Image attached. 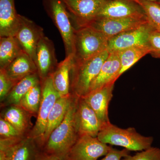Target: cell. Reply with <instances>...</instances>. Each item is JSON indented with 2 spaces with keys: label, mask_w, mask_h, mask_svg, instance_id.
I'll return each mask as SVG.
<instances>
[{
  "label": "cell",
  "mask_w": 160,
  "mask_h": 160,
  "mask_svg": "<svg viewBox=\"0 0 160 160\" xmlns=\"http://www.w3.org/2000/svg\"><path fill=\"white\" fill-rule=\"evenodd\" d=\"M146 1H150V2H159L160 0H146Z\"/></svg>",
  "instance_id": "836d02e7"
},
{
  "label": "cell",
  "mask_w": 160,
  "mask_h": 160,
  "mask_svg": "<svg viewBox=\"0 0 160 160\" xmlns=\"http://www.w3.org/2000/svg\"><path fill=\"white\" fill-rule=\"evenodd\" d=\"M34 62L41 80L51 76L58 65L54 44L45 35L38 44Z\"/></svg>",
  "instance_id": "5bb4252c"
},
{
  "label": "cell",
  "mask_w": 160,
  "mask_h": 160,
  "mask_svg": "<svg viewBox=\"0 0 160 160\" xmlns=\"http://www.w3.org/2000/svg\"><path fill=\"white\" fill-rule=\"evenodd\" d=\"M118 52L121 63L120 77L139 60L149 54L150 49L147 46H138L124 49Z\"/></svg>",
  "instance_id": "d4e9b609"
},
{
  "label": "cell",
  "mask_w": 160,
  "mask_h": 160,
  "mask_svg": "<svg viewBox=\"0 0 160 160\" xmlns=\"http://www.w3.org/2000/svg\"><path fill=\"white\" fill-rule=\"evenodd\" d=\"M78 98L73 95L64 120L52 132L44 146L45 152L56 156L62 160H64L79 137L75 122Z\"/></svg>",
  "instance_id": "6da1fadb"
},
{
  "label": "cell",
  "mask_w": 160,
  "mask_h": 160,
  "mask_svg": "<svg viewBox=\"0 0 160 160\" xmlns=\"http://www.w3.org/2000/svg\"><path fill=\"white\" fill-rule=\"evenodd\" d=\"M69 15L76 29L88 26L98 18L110 0H61Z\"/></svg>",
  "instance_id": "ba28073f"
},
{
  "label": "cell",
  "mask_w": 160,
  "mask_h": 160,
  "mask_svg": "<svg viewBox=\"0 0 160 160\" xmlns=\"http://www.w3.org/2000/svg\"><path fill=\"white\" fill-rule=\"evenodd\" d=\"M122 160H160V149L152 146L134 155H128Z\"/></svg>",
  "instance_id": "83f0119b"
},
{
  "label": "cell",
  "mask_w": 160,
  "mask_h": 160,
  "mask_svg": "<svg viewBox=\"0 0 160 160\" xmlns=\"http://www.w3.org/2000/svg\"><path fill=\"white\" fill-rule=\"evenodd\" d=\"M44 36V30L42 27L26 17L19 14V26L15 37L23 51L29 55L34 62L38 44Z\"/></svg>",
  "instance_id": "8fae6325"
},
{
  "label": "cell",
  "mask_w": 160,
  "mask_h": 160,
  "mask_svg": "<svg viewBox=\"0 0 160 160\" xmlns=\"http://www.w3.org/2000/svg\"><path fill=\"white\" fill-rule=\"evenodd\" d=\"M98 138L102 142L124 147L129 151H142L152 147L153 138L142 135L133 127L122 129L110 122L105 124Z\"/></svg>",
  "instance_id": "3957f363"
},
{
  "label": "cell",
  "mask_w": 160,
  "mask_h": 160,
  "mask_svg": "<svg viewBox=\"0 0 160 160\" xmlns=\"http://www.w3.org/2000/svg\"><path fill=\"white\" fill-rule=\"evenodd\" d=\"M41 82L38 73H34L24 78L17 82L6 98L1 103V107L18 105L19 106L21 100L33 86Z\"/></svg>",
  "instance_id": "603a6c76"
},
{
  "label": "cell",
  "mask_w": 160,
  "mask_h": 160,
  "mask_svg": "<svg viewBox=\"0 0 160 160\" xmlns=\"http://www.w3.org/2000/svg\"><path fill=\"white\" fill-rule=\"evenodd\" d=\"M73 64V57H66L59 63L57 68L52 75L55 89L61 97L69 96L70 93L71 71Z\"/></svg>",
  "instance_id": "44dd1931"
},
{
  "label": "cell",
  "mask_w": 160,
  "mask_h": 160,
  "mask_svg": "<svg viewBox=\"0 0 160 160\" xmlns=\"http://www.w3.org/2000/svg\"><path fill=\"white\" fill-rule=\"evenodd\" d=\"M36 141L27 135L0 139V160H36L39 154Z\"/></svg>",
  "instance_id": "52a82bcc"
},
{
  "label": "cell",
  "mask_w": 160,
  "mask_h": 160,
  "mask_svg": "<svg viewBox=\"0 0 160 160\" xmlns=\"http://www.w3.org/2000/svg\"><path fill=\"white\" fill-rule=\"evenodd\" d=\"M42 99L41 82L31 88L23 97L19 106L29 112L32 116L37 118Z\"/></svg>",
  "instance_id": "484cf974"
},
{
  "label": "cell",
  "mask_w": 160,
  "mask_h": 160,
  "mask_svg": "<svg viewBox=\"0 0 160 160\" xmlns=\"http://www.w3.org/2000/svg\"><path fill=\"white\" fill-rule=\"evenodd\" d=\"M155 30L148 22L135 29L110 38L108 42L109 52H118L138 46L149 47V38Z\"/></svg>",
  "instance_id": "30bf717a"
},
{
  "label": "cell",
  "mask_w": 160,
  "mask_h": 160,
  "mask_svg": "<svg viewBox=\"0 0 160 160\" xmlns=\"http://www.w3.org/2000/svg\"><path fill=\"white\" fill-rule=\"evenodd\" d=\"M75 122L79 136L87 135L95 138L104 125L82 98L78 99Z\"/></svg>",
  "instance_id": "7c38bea8"
},
{
  "label": "cell",
  "mask_w": 160,
  "mask_h": 160,
  "mask_svg": "<svg viewBox=\"0 0 160 160\" xmlns=\"http://www.w3.org/2000/svg\"><path fill=\"white\" fill-rule=\"evenodd\" d=\"M144 18L146 16L142 8L134 0H110L103 7L97 18Z\"/></svg>",
  "instance_id": "9a60e30c"
},
{
  "label": "cell",
  "mask_w": 160,
  "mask_h": 160,
  "mask_svg": "<svg viewBox=\"0 0 160 160\" xmlns=\"http://www.w3.org/2000/svg\"><path fill=\"white\" fill-rule=\"evenodd\" d=\"M23 51L15 36L0 38V69H5Z\"/></svg>",
  "instance_id": "cb8c5ba5"
},
{
  "label": "cell",
  "mask_w": 160,
  "mask_h": 160,
  "mask_svg": "<svg viewBox=\"0 0 160 160\" xmlns=\"http://www.w3.org/2000/svg\"><path fill=\"white\" fill-rule=\"evenodd\" d=\"M24 136L9 122L0 118V139L18 138Z\"/></svg>",
  "instance_id": "f1b7e54d"
},
{
  "label": "cell",
  "mask_w": 160,
  "mask_h": 160,
  "mask_svg": "<svg viewBox=\"0 0 160 160\" xmlns=\"http://www.w3.org/2000/svg\"><path fill=\"white\" fill-rule=\"evenodd\" d=\"M42 99L36 122L27 135L34 139L39 146H43V137L49 113L61 97L55 89L52 76L41 80Z\"/></svg>",
  "instance_id": "8992f818"
},
{
  "label": "cell",
  "mask_w": 160,
  "mask_h": 160,
  "mask_svg": "<svg viewBox=\"0 0 160 160\" xmlns=\"http://www.w3.org/2000/svg\"><path fill=\"white\" fill-rule=\"evenodd\" d=\"M147 22H148L146 18H97L88 26L100 31L109 39L110 38L135 29Z\"/></svg>",
  "instance_id": "4fadbf2b"
},
{
  "label": "cell",
  "mask_w": 160,
  "mask_h": 160,
  "mask_svg": "<svg viewBox=\"0 0 160 160\" xmlns=\"http://www.w3.org/2000/svg\"><path fill=\"white\" fill-rule=\"evenodd\" d=\"M142 8L148 22L155 30L160 32V5L156 2L134 0Z\"/></svg>",
  "instance_id": "4316f807"
},
{
  "label": "cell",
  "mask_w": 160,
  "mask_h": 160,
  "mask_svg": "<svg viewBox=\"0 0 160 160\" xmlns=\"http://www.w3.org/2000/svg\"><path fill=\"white\" fill-rule=\"evenodd\" d=\"M109 40L91 26L78 28L75 33L73 62H84L100 54L108 49Z\"/></svg>",
  "instance_id": "277c9868"
},
{
  "label": "cell",
  "mask_w": 160,
  "mask_h": 160,
  "mask_svg": "<svg viewBox=\"0 0 160 160\" xmlns=\"http://www.w3.org/2000/svg\"><path fill=\"white\" fill-rule=\"evenodd\" d=\"M109 53L107 49L84 62L77 63L73 62L70 80L72 95L83 98L89 93L92 82L99 73L103 63Z\"/></svg>",
  "instance_id": "7a4b0ae2"
},
{
  "label": "cell",
  "mask_w": 160,
  "mask_h": 160,
  "mask_svg": "<svg viewBox=\"0 0 160 160\" xmlns=\"http://www.w3.org/2000/svg\"><path fill=\"white\" fill-rule=\"evenodd\" d=\"M129 150L125 148L122 150H118L111 147L105 157L100 160H122L129 155Z\"/></svg>",
  "instance_id": "1f68e13d"
},
{
  "label": "cell",
  "mask_w": 160,
  "mask_h": 160,
  "mask_svg": "<svg viewBox=\"0 0 160 160\" xmlns=\"http://www.w3.org/2000/svg\"><path fill=\"white\" fill-rule=\"evenodd\" d=\"M111 147L97 137L79 136L63 160H98L106 156Z\"/></svg>",
  "instance_id": "9c48e42d"
},
{
  "label": "cell",
  "mask_w": 160,
  "mask_h": 160,
  "mask_svg": "<svg viewBox=\"0 0 160 160\" xmlns=\"http://www.w3.org/2000/svg\"><path fill=\"white\" fill-rule=\"evenodd\" d=\"M19 26L14 0H0V37L15 36Z\"/></svg>",
  "instance_id": "ac0fdd59"
},
{
  "label": "cell",
  "mask_w": 160,
  "mask_h": 160,
  "mask_svg": "<svg viewBox=\"0 0 160 160\" xmlns=\"http://www.w3.org/2000/svg\"><path fill=\"white\" fill-rule=\"evenodd\" d=\"M120 70L121 63L118 52H110L109 56L103 63L99 73L92 82L90 92L114 84L120 77Z\"/></svg>",
  "instance_id": "e0dca14e"
},
{
  "label": "cell",
  "mask_w": 160,
  "mask_h": 160,
  "mask_svg": "<svg viewBox=\"0 0 160 160\" xmlns=\"http://www.w3.org/2000/svg\"><path fill=\"white\" fill-rule=\"evenodd\" d=\"M156 2L158 3V4H159L160 5V1H159V2Z\"/></svg>",
  "instance_id": "e575fe53"
},
{
  "label": "cell",
  "mask_w": 160,
  "mask_h": 160,
  "mask_svg": "<svg viewBox=\"0 0 160 160\" xmlns=\"http://www.w3.org/2000/svg\"><path fill=\"white\" fill-rule=\"evenodd\" d=\"M31 116L29 112L18 105L4 107L1 112V118L9 122L24 135L28 134L31 129Z\"/></svg>",
  "instance_id": "d6986e66"
},
{
  "label": "cell",
  "mask_w": 160,
  "mask_h": 160,
  "mask_svg": "<svg viewBox=\"0 0 160 160\" xmlns=\"http://www.w3.org/2000/svg\"><path fill=\"white\" fill-rule=\"evenodd\" d=\"M47 15L57 28L62 39L66 57H73L76 29L71 17L61 0H43Z\"/></svg>",
  "instance_id": "5b68a950"
},
{
  "label": "cell",
  "mask_w": 160,
  "mask_h": 160,
  "mask_svg": "<svg viewBox=\"0 0 160 160\" xmlns=\"http://www.w3.org/2000/svg\"><path fill=\"white\" fill-rule=\"evenodd\" d=\"M73 95L60 97L58 99L49 113L47 119L46 130L43 137V146L52 131L64 120Z\"/></svg>",
  "instance_id": "7402d4cb"
},
{
  "label": "cell",
  "mask_w": 160,
  "mask_h": 160,
  "mask_svg": "<svg viewBox=\"0 0 160 160\" xmlns=\"http://www.w3.org/2000/svg\"><path fill=\"white\" fill-rule=\"evenodd\" d=\"M16 82L6 74L4 69H0V101L3 102Z\"/></svg>",
  "instance_id": "f546056e"
},
{
  "label": "cell",
  "mask_w": 160,
  "mask_h": 160,
  "mask_svg": "<svg viewBox=\"0 0 160 160\" xmlns=\"http://www.w3.org/2000/svg\"><path fill=\"white\" fill-rule=\"evenodd\" d=\"M114 84L90 92L83 98L103 124L109 122V106L113 97Z\"/></svg>",
  "instance_id": "2e32d148"
},
{
  "label": "cell",
  "mask_w": 160,
  "mask_h": 160,
  "mask_svg": "<svg viewBox=\"0 0 160 160\" xmlns=\"http://www.w3.org/2000/svg\"><path fill=\"white\" fill-rule=\"evenodd\" d=\"M36 160H62L59 158L53 155L48 154L44 152L42 154H39L38 155Z\"/></svg>",
  "instance_id": "d6a6232c"
},
{
  "label": "cell",
  "mask_w": 160,
  "mask_h": 160,
  "mask_svg": "<svg viewBox=\"0 0 160 160\" xmlns=\"http://www.w3.org/2000/svg\"><path fill=\"white\" fill-rule=\"evenodd\" d=\"M3 69L8 77L16 83L28 76L38 72L34 61L24 51Z\"/></svg>",
  "instance_id": "ffe728a7"
},
{
  "label": "cell",
  "mask_w": 160,
  "mask_h": 160,
  "mask_svg": "<svg viewBox=\"0 0 160 160\" xmlns=\"http://www.w3.org/2000/svg\"><path fill=\"white\" fill-rule=\"evenodd\" d=\"M149 47L151 55L153 58L160 59V32L154 30L149 38Z\"/></svg>",
  "instance_id": "4dcf8cb0"
}]
</instances>
